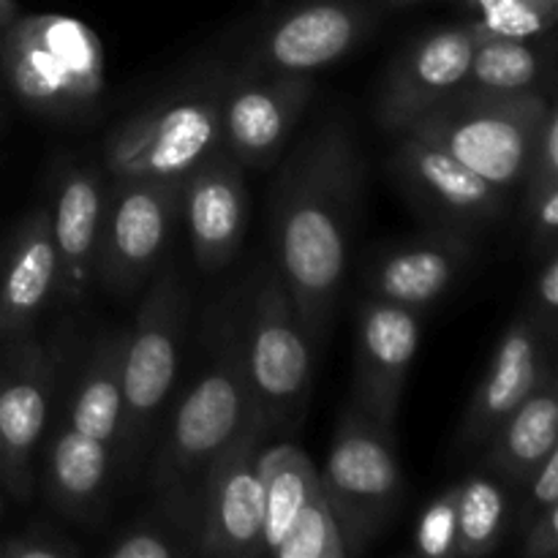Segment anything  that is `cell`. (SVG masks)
I'll return each mask as SVG.
<instances>
[{"label": "cell", "instance_id": "1", "mask_svg": "<svg viewBox=\"0 0 558 558\" xmlns=\"http://www.w3.org/2000/svg\"><path fill=\"white\" fill-rule=\"evenodd\" d=\"M360 189L363 158L341 120L305 136L278 178L272 205L276 270L314 347L325 341L347 278Z\"/></svg>", "mask_w": 558, "mask_h": 558}, {"label": "cell", "instance_id": "2", "mask_svg": "<svg viewBox=\"0 0 558 558\" xmlns=\"http://www.w3.org/2000/svg\"><path fill=\"white\" fill-rule=\"evenodd\" d=\"M210 354L194 387L180 398L153 461L150 485L169 526L194 543L207 472L256 414L243 368V303L227 300L213 316Z\"/></svg>", "mask_w": 558, "mask_h": 558}, {"label": "cell", "instance_id": "3", "mask_svg": "<svg viewBox=\"0 0 558 558\" xmlns=\"http://www.w3.org/2000/svg\"><path fill=\"white\" fill-rule=\"evenodd\" d=\"M0 65L16 101L49 120L85 118L107 90L101 36L69 14L16 16L3 31Z\"/></svg>", "mask_w": 558, "mask_h": 558}, {"label": "cell", "instance_id": "4", "mask_svg": "<svg viewBox=\"0 0 558 558\" xmlns=\"http://www.w3.org/2000/svg\"><path fill=\"white\" fill-rule=\"evenodd\" d=\"M550 104L539 90L458 87L403 134L441 147L485 180L512 191L521 189L532 169L539 125Z\"/></svg>", "mask_w": 558, "mask_h": 558}, {"label": "cell", "instance_id": "5", "mask_svg": "<svg viewBox=\"0 0 558 558\" xmlns=\"http://www.w3.org/2000/svg\"><path fill=\"white\" fill-rule=\"evenodd\" d=\"M243 368L265 439L303 425L311 401L314 343L276 267L259 272L240 319Z\"/></svg>", "mask_w": 558, "mask_h": 558}, {"label": "cell", "instance_id": "6", "mask_svg": "<svg viewBox=\"0 0 558 558\" xmlns=\"http://www.w3.org/2000/svg\"><path fill=\"white\" fill-rule=\"evenodd\" d=\"M319 483L347 556H363L379 543L403 499L396 430L349 401L338 417Z\"/></svg>", "mask_w": 558, "mask_h": 558}, {"label": "cell", "instance_id": "7", "mask_svg": "<svg viewBox=\"0 0 558 558\" xmlns=\"http://www.w3.org/2000/svg\"><path fill=\"white\" fill-rule=\"evenodd\" d=\"M227 74L174 87L120 123L107 140V167L118 180H183L221 147V101Z\"/></svg>", "mask_w": 558, "mask_h": 558}, {"label": "cell", "instance_id": "8", "mask_svg": "<svg viewBox=\"0 0 558 558\" xmlns=\"http://www.w3.org/2000/svg\"><path fill=\"white\" fill-rule=\"evenodd\" d=\"M189 294L174 270L161 272L147 289L123 349V423L112 445L114 469H131L150 436L156 414L172 392L180 365Z\"/></svg>", "mask_w": 558, "mask_h": 558}, {"label": "cell", "instance_id": "9", "mask_svg": "<svg viewBox=\"0 0 558 558\" xmlns=\"http://www.w3.org/2000/svg\"><path fill=\"white\" fill-rule=\"evenodd\" d=\"M262 447L265 430L254 414L207 472L199 496L194 554L207 558H251L265 554Z\"/></svg>", "mask_w": 558, "mask_h": 558}, {"label": "cell", "instance_id": "10", "mask_svg": "<svg viewBox=\"0 0 558 558\" xmlns=\"http://www.w3.org/2000/svg\"><path fill=\"white\" fill-rule=\"evenodd\" d=\"M180 213V180H118L104 202L96 272L120 298L156 270Z\"/></svg>", "mask_w": 558, "mask_h": 558}, {"label": "cell", "instance_id": "11", "mask_svg": "<svg viewBox=\"0 0 558 558\" xmlns=\"http://www.w3.org/2000/svg\"><path fill=\"white\" fill-rule=\"evenodd\" d=\"M390 172L420 216L434 227L469 232L505 216L510 191L414 134H398Z\"/></svg>", "mask_w": 558, "mask_h": 558}, {"label": "cell", "instance_id": "12", "mask_svg": "<svg viewBox=\"0 0 558 558\" xmlns=\"http://www.w3.org/2000/svg\"><path fill=\"white\" fill-rule=\"evenodd\" d=\"M420 330L423 311L376 298H363L357 303L349 401L390 430H396L403 387L420 347Z\"/></svg>", "mask_w": 558, "mask_h": 558}, {"label": "cell", "instance_id": "13", "mask_svg": "<svg viewBox=\"0 0 558 558\" xmlns=\"http://www.w3.org/2000/svg\"><path fill=\"white\" fill-rule=\"evenodd\" d=\"M474 44H477V33L472 22L436 27L409 44L392 60L381 82L379 104H376V118L381 129L390 134H403L428 109L463 87Z\"/></svg>", "mask_w": 558, "mask_h": 558}, {"label": "cell", "instance_id": "14", "mask_svg": "<svg viewBox=\"0 0 558 558\" xmlns=\"http://www.w3.org/2000/svg\"><path fill=\"white\" fill-rule=\"evenodd\" d=\"M314 96L308 74L229 76L221 101V147L243 167H267L281 156Z\"/></svg>", "mask_w": 558, "mask_h": 558}, {"label": "cell", "instance_id": "15", "mask_svg": "<svg viewBox=\"0 0 558 558\" xmlns=\"http://www.w3.org/2000/svg\"><path fill=\"white\" fill-rule=\"evenodd\" d=\"M374 25L360 0H311L287 11L259 38L248 71L311 74L347 58Z\"/></svg>", "mask_w": 558, "mask_h": 558}, {"label": "cell", "instance_id": "16", "mask_svg": "<svg viewBox=\"0 0 558 558\" xmlns=\"http://www.w3.org/2000/svg\"><path fill=\"white\" fill-rule=\"evenodd\" d=\"M180 213L202 270H221L238 256L248 221V196L243 163L227 147H216L180 180Z\"/></svg>", "mask_w": 558, "mask_h": 558}, {"label": "cell", "instance_id": "17", "mask_svg": "<svg viewBox=\"0 0 558 558\" xmlns=\"http://www.w3.org/2000/svg\"><path fill=\"white\" fill-rule=\"evenodd\" d=\"M54 390V363L41 347L25 343L0 371V485L14 499L33 494V456L41 441Z\"/></svg>", "mask_w": 558, "mask_h": 558}, {"label": "cell", "instance_id": "18", "mask_svg": "<svg viewBox=\"0 0 558 558\" xmlns=\"http://www.w3.org/2000/svg\"><path fill=\"white\" fill-rule=\"evenodd\" d=\"M472 259L474 245L466 232L434 227L420 238L401 240L371 256L363 276L365 298L425 314V308L456 287Z\"/></svg>", "mask_w": 558, "mask_h": 558}, {"label": "cell", "instance_id": "19", "mask_svg": "<svg viewBox=\"0 0 558 558\" xmlns=\"http://www.w3.org/2000/svg\"><path fill=\"white\" fill-rule=\"evenodd\" d=\"M554 347L556 343H550L523 311L507 325L488 371L463 414L458 445L469 450L485 447L507 414L515 412L543 379L545 368L556 360Z\"/></svg>", "mask_w": 558, "mask_h": 558}, {"label": "cell", "instance_id": "20", "mask_svg": "<svg viewBox=\"0 0 558 558\" xmlns=\"http://www.w3.org/2000/svg\"><path fill=\"white\" fill-rule=\"evenodd\" d=\"M101 218L104 191L98 174L90 169H69L49 207V229L58 254V298L65 303H82L90 289Z\"/></svg>", "mask_w": 558, "mask_h": 558}, {"label": "cell", "instance_id": "21", "mask_svg": "<svg viewBox=\"0 0 558 558\" xmlns=\"http://www.w3.org/2000/svg\"><path fill=\"white\" fill-rule=\"evenodd\" d=\"M54 294L58 254L49 229V207H36L16 227L0 267V336L27 330Z\"/></svg>", "mask_w": 558, "mask_h": 558}, {"label": "cell", "instance_id": "22", "mask_svg": "<svg viewBox=\"0 0 558 558\" xmlns=\"http://www.w3.org/2000/svg\"><path fill=\"white\" fill-rule=\"evenodd\" d=\"M556 360L545 368L543 379L523 398L521 407L505 417L496 434L485 441V466L507 488H521L534 469L558 450V398Z\"/></svg>", "mask_w": 558, "mask_h": 558}, {"label": "cell", "instance_id": "23", "mask_svg": "<svg viewBox=\"0 0 558 558\" xmlns=\"http://www.w3.org/2000/svg\"><path fill=\"white\" fill-rule=\"evenodd\" d=\"M112 469V447L107 441L63 425L47 450V499L74 521H96L107 501Z\"/></svg>", "mask_w": 558, "mask_h": 558}, {"label": "cell", "instance_id": "24", "mask_svg": "<svg viewBox=\"0 0 558 558\" xmlns=\"http://www.w3.org/2000/svg\"><path fill=\"white\" fill-rule=\"evenodd\" d=\"M123 349L125 332H112L96 343L71 396L65 423L109 447L123 423Z\"/></svg>", "mask_w": 558, "mask_h": 558}, {"label": "cell", "instance_id": "25", "mask_svg": "<svg viewBox=\"0 0 558 558\" xmlns=\"http://www.w3.org/2000/svg\"><path fill=\"white\" fill-rule=\"evenodd\" d=\"M259 480L262 499H265V554L276 548L298 518L314 485L319 483V469L314 466L303 447L281 445L262 447L259 450Z\"/></svg>", "mask_w": 558, "mask_h": 558}, {"label": "cell", "instance_id": "26", "mask_svg": "<svg viewBox=\"0 0 558 558\" xmlns=\"http://www.w3.org/2000/svg\"><path fill=\"white\" fill-rule=\"evenodd\" d=\"M510 523V494L494 472L458 483V558L494 554Z\"/></svg>", "mask_w": 558, "mask_h": 558}, {"label": "cell", "instance_id": "27", "mask_svg": "<svg viewBox=\"0 0 558 558\" xmlns=\"http://www.w3.org/2000/svg\"><path fill=\"white\" fill-rule=\"evenodd\" d=\"M543 54L521 38L477 36L463 87L490 93L537 90Z\"/></svg>", "mask_w": 558, "mask_h": 558}, {"label": "cell", "instance_id": "28", "mask_svg": "<svg viewBox=\"0 0 558 558\" xmlns=\"http://www.w3.org/2000/svg\"><path fill=\"white\" fill-rule=\"evenodd\" d=\"M272 558H347L341 532L336 526L322 483L314 485L300 507L281 543L270 550Z\"/></svg>", "mask_w": 558, "mask_h": 558}, {"label": "cell", "instance_id": "29", "mask_svg": "<svg viewBox=\"0 0 558 558\" xmlns=\"http://www.w3.org/2000/svg\"><path fill=\"white\" fill-rule=\"evenodd\" d=\"M474 9L472 27L477 36L521 38L529 41L556 25L558 5L550 0H466Z\"/></svg>", "mask_w": 558, "mask_h": 558}, {"label": "cell", "instance_id": "30", "mask_svg": "<svg viewBox=\"0 0 558 558\" xmlns=\"http://www.w3.org/2000/svg\"><path fill=\"white\" fill-rule=\"evenodd\" d=\"M414 548L423 558H458V485L441 490L420 512Z\"/></svg>", "mask_w": 558, "mask_h": 558}, {"label": "cell", "instance_id": "31", "mask_svg": "<svg viewBox=\"0 0 558 558\" xmlns=\"http://www.w3.org/2000/svg\"><path fill=\"white\" fill-rule=\"evenodd\" d=\"M523 216H526L529 245L532 254L539 256L543 251L556 248L558 238V178H526L521 185Z\"/></svg>", "mask_w": 558, "mask_h": 558}, {"label": "cell", "instance_id": "32", "mask_svg": "<svg viewBox=\"0 0 558 558\" xmlns=\"http://www.w3.org/2000/svg\"><path fill=\"white\" fill-rule=\"evenodd\" d=\"M537 272L532 278L523 314L537 325V330L556 343L558 332V248H548L537 256Z\"/></svg>", "mask_w": 558, "mask_h": 558}, {"label": "cell", "instance_id": "33", "mask_svg": "<svg viewBox=\"0 0 558 558\" xmlns=\"http://www.w3.org/2000/svg\"><path fill=\"white\" fill-rule=\"evenodd\" d=\"M82 548L71 543L69 537L58 534L44 523H33L25 532L3 539L0 545V558H76Z\"/></svg>", "mask_w": 558, "mask_h": 558}, {"label": "cell", "instance_id": "34", "mask_svg": "<svg viewBox=\"0 0 558 558\" xmlns=\"http://www.w3.org/2000/svg\"><path fill=\"white\" fill-rule=\"evenodd\" d=\"M178 537H169L163 529L153 526V523H140V526L129 529L120 534L112 545H109V558H178L191 554L189 545L174 543Z\"/></svg>", "mask_w": 558, "mask_h": 558}, {"label": "cell", "instance_id": "35", "mask_svg": "<svg viewBox=\"0 0 558 558\" xmlns=\"http://www.w3.org/2000/svg\"><path fill=\"white\" fill-rule=\"evenodd\" d=\"M521 529H526L529 523L537 515H543L548 507L558 505V450L550 452V456L534 469V474L521 485Z\"/></svg>", "mask_w": 558, "mask_h": 558}, {"label": "cell", "instance_id": "36", "mask_svg": "<svg viewBox=\"0 0 558 558\" xmlns=\"http://www.w3.org/2000/svg\"><path fill=\"white\" fill-rule=\"evenodd\" d=\"M526 178H558V109L550 104L539 125L537 145H534L532 169Z\"/></svg>", "mask_w": 558, "mask_h": 558}, {"label": "cell", "instance_id": "37", "mask_svg": "<svg viewBox=\"0 0 558 558\" xmlns=\"http://www.w3.org/2000/svg\"><path fill=\"white\" fill-rule=\"evenodd\" d=\"M521 554L526 558H558V505L548 507L523 529Z\"/></svg>", "mask_w": 558, "mask_h": 558}, {"label": "cell", "instance_id": "38", "mask_svg": "<svg viewBox=\"0 0 558 558\" xmlns=\"http://www.w3.org/2000/svg\"><path fill=\"white\" fill-rule=\"evenodd\" d=\"M16 16H20V5H16V0H0V27H9Z\"/></svg>", "mask_w": 558, "mask_h": 558}, {"label": "cell", "instance_id": "39", "mask_svg": "<svg viewBox=\"0 0 558 558\" xmlns=\"http://www.w3.org/2000/svg\"><path fill=\"white\" fill-rule=\"evenodd\" d=\"M390 3H398V5H403V3H417V0H390Z\"/></svg>", "mask_w": 558, "mask_h": 558}, {"label": "cell", "instance_id": "40", "mask_svg": "<svg viewBox=\"0 0 558 558\" xmlns=\"http://www.w3.org/2000/svg\"><path fill=\"white\" fill-rule=\"evenodd\" d=\"M3 31L5 27H0V47H3Z\"/></svg>", "mask_w": 558, "mask_h": 558}, {"label": "cell", "instance_id": "41", "mask_svg": "<svg viewBox=\"0 0 558 558\" xmlns=\"http://www.w3.org/2000/svg\"><path fill=\"white\" fill-rule=\"evenodd\" d=\"M550 3H556V5H558V0H550Z\"/></svg>", "mask_w": 558, "mask_h": 558}, {"label": "cell", "instance_id": "42", "mask_svg": "<svg viewBox=\"0 0 558 558\" xmlns=\"http://www.w3.org/2000/svg\"><path fill=\"white\" fill-rule=\"evenodd\" d=\"M0 114H3V112H0Z\"/></svg>", "mask_w": 558, "mask_h": 558}]
</instances>
